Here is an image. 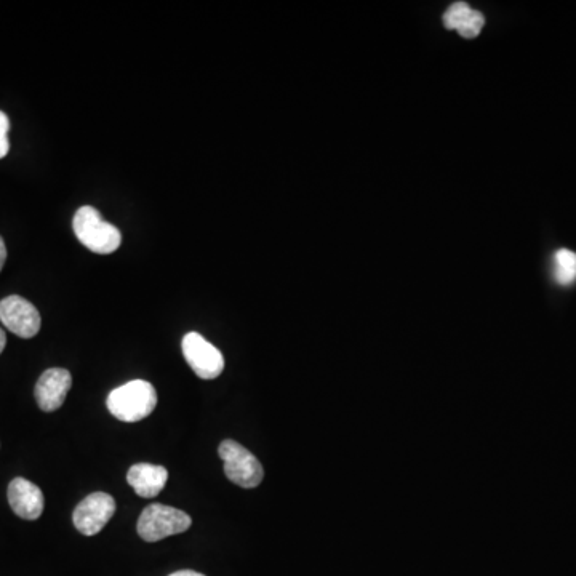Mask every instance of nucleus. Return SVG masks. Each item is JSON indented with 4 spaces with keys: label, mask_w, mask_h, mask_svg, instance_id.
<instances>
[{
    "label": "nucleus",
    "mask_w": 576,
    "mask_h": 576,
    "mask_svg": "<svg viewBox=\"0 0 576 576\" xmlns=\"http://www.w3.org/2000/svg\"><path fill=\"white\" fill-rule=\"evenodd\" d=\"M8 132H10V119L5 112L0 111V159H4L10 151Z\"/></svg>",
    "instance_id": "nucleus-14"
},
{
    "label": "nucleus",
    "mask_w": 576,
    "mask_h": 576,
    "mask_svg": "<svg viewBox=\"0 0 576 576\" xmlns=\"http://www.w3.org/2000/svg\"><path fill=\"white\" fill-rule=\"evenodd\" d=\"M183 356L189 367L202 380H215L223 373L224 359L220 349L208 343L204 336L191 332L183 338Z\"/></svg>",
    "instance_id": "nucleus-5"
},
{
    "label": "nucleus",
    "mask_w": 576,
    "mask_h": 576,
    "mask_svg": "<svg viewBox=\"0 0 576 576\" xmlns=\"http://www.w3.org/2000/svg\"><path fill=\"white\" fill-rule=\"evenodd\" d=\"M192 525L191 517L180 509L164 504H151L138 520V533L148 543L164 540L167 536L180 535Z\"/></svg>",
    "instance_id": "nucleus-3"
},
{
    "label": "nucleus",
    "mask_w": 576,
    "mask_h": 576,
    "mask_svg": "<svg viewBox=\"0 0 576 576\" xmlns=\"http://www.w3.org/2000/svg\"><path fill=\"white\" fill-rule=\"evenodd\" d=\"M72 229L80 244L98 255L116 252L122 242L119 229L104 221L101 213L90 205L77 210L72 220Z\"/></svg>",
    "instance_id": "nucleus-1"
},
{
    "label": "nucleus",
    "mask_w": 576,
    "mask_h": 576,
    "mask_svg": "<svg viewBox=\"0 0 576 576\" xmlns=\"http://www.w3.org/2000/svg\"><path fill=\"white\" fill-rule=\"evenodd\" d=\"M5 261H7V247H5L4 239L0 236V271L4 268Z\"/></svg>",
    "instance_id": "nucleus-15"
},
{
    "label": "nucleus",
    "mask_w": 576,
    "mask_h": 576,
    "mask_svg": "<svg viewBox=\"0 0 576 576\" xmlns=\"http://www.w3.org/2000/svg\"><path fill=\"white\" fill-rule=\"evenodd\" d=\"M170 576H205L202 573L192 572V570H181V572L172 573Z\"/></svg>",
    "instance_id": "nucleus-16"
},
{
    "label": "nucleus",
    "mask_w": 576,
    "mask_h": 576,
    "mask_svg": "<svg viewBox=\"0 0 576 576\" xmlns=\"http://www.w3.org/2000/svg\"><path fill=\"white\" fill-rule=\"evenodd\" d=\"M472 8L466 2H455L452 7H448L444 13V26L447 29H458L460 24L466 20V16L471 13Z\"/></svg>",
    "instance_id": "nucleus-13"
},
{
    "label": "nucleus",
    "mask_w": 576,
    "mask_h": 576,
    "mask_svg": "<svg viewBox=\"0 0 576 576\" xmlns=\"http://www.w3.org/2000/svg\"><path fill=\"white\" fill-rule=\"evenodd\" d=\"M554 280L562 287L572 285L576 280V253L560 248L554 255Z\"/></svg>",
    "instance_id": "nucleus-11"
},
{
    "label": "nucleus",
    "mask_w": 576,
    "mask_h": 576,
    "mask_svg": "<svg viewBox=\"0 0 576 576\" xmlns=\"http://www.w3.org/2000/svg\"><path fill=\"white\" fill-rule=\"evenodd\" d=\"M5 344H7V336H5L4 330L0 328V354L4 352Z\"/></svg>",
    "instance_id": "nucleus-17"
},
{
    "label": "nucleus",
    "mask_w": 576,
    "mask_h": 576,
    "mask_svg": "<svg viewBox=\"0 0 576 576\" xmlns=\"http://www.w3.org/2000/svg\"><path fill=\"white\" fill-rule=\"evenodd\" d=\"M485 18L482 13L477 12V10H471L466 20L460 24V28L456 29L461 37H466V39H472V37L479 36V32L484 28Z\"/></svg>",
    "instance_id": "nucleus-12"
},
{
    "label": "nucleus",
    "mask_w": 576,
    "mask_h": 576,
    "mask_svg": "<svg viewBox=\"0 0 576 576\" xmlns=\"http://www.w3.org/2000/svg\"><path fill=\"white\" fill-rule=\"evenodd\" d=\"M224 463V474L242 488H255L264 477L263 466L252 452L234 440H224L218 448Z\"/></svg>",
    "instance_id": "nucleus-4"
},
{
    "label": "nucleus",
    "mask_w": 576,
    "mask_h": 576,
    "mask_svg": "<svg viewBox=\"0 0 576 576\" xmlns=\"http://www.w3.org/2000/svg\"><path fill=\"white\" fill-rule=\"evenodd\" d=\"M116 512V501L108 493L96 492L77 504L72 520L82 535L100 533Z\"/></svg>",
    "instance_id": "nucleus-6"
},
{
    "label": "nucleus",
    "mask_w": 576,
    "mask_h": 576,
    "mask_svg": "<svg viewBox=\"0 0 576 576\" xmlns=\"http://www.w3.org/2000/svg\"><path fill=\"white\" fill-rule=\"evenodd\" d=\"M168 480V471L157 464H133L127 474V482L132 485L136 495L154 498L164 490Z\"/></svg>",
    "instance_id": "nucleus-10"
},
{
    "label": "nucleus",
    "mask_w": 576,
    "mask_h": 576,
    "mask_svg": "<svg viewBox=\"0 0 576 576\" xmlns=\"http://www.w3.org/2000/svg\"><path fill=\"white\" fill-rule=\"evenodd\" d=\"M71 386L72 376L66 368H50L37 381V404L44 412H55L64 404Z\"/></svg>",
    "instance_id": "nucleus-8"
},
{
    "label": "nucleus",
    "mask_w": 576,
    "mask_h": 576,
    "mask_svg": "<svg viewBox=\"0 0 576 576\" xmlns=\"http://www.w3.org/2000/svg\"><path fill=\"white\" fill-rule=\"evenodd\" d=\"M157 405V392L148 381L135 380L114 389L108 397L111 415L125 423L148 418Z\"/></svg>",
    "instance_id": "nucleus-2"
},
{
    "label": "nucleus",
    "mask_w": 576,
    "mask_h": 576,
    "mask_svg": "<svg viewBox=\"0 0 576 576\" xmlns=\"http://www.w3.org/2000/svg\"><path fill=\"white\" fill-rule=\"evenodd\" d=\"M8 503L21 519L37 520L44 512V493L36 484L16 477L8 485Z\"/></svg>",
    "instance_id": "nucleus-9"
},
{
    "label": "nucleus",
    "mask_w": 576,
    "mask_h": 576,
    "mask_svg": "<svg viewBox=\"0 0 576 576\" xmlns=\"http://www.w3.org/2000/svg\"><path fill=\"white\" fill-rule=\"evenodd\" d=\"M0 322L24 340L34 338L42 324L36 306L18 295L7 296L0 301Z\"/></svg>",
    "instance_id": "nucleus-7"
}]
</instances>
